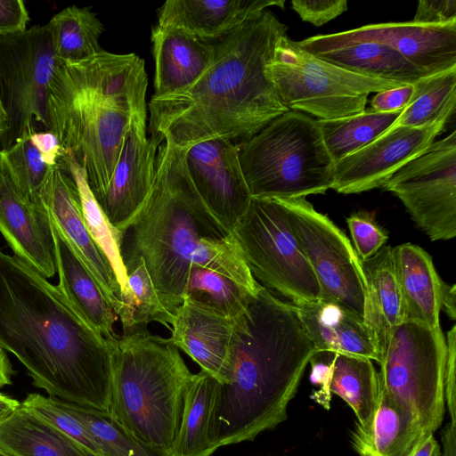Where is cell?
<instances>
[{"instance_id":"obj_1","label":"cell","mask_w":456,"mask_h":456,"mask_svg":"<svg viewBox=\"0 0 456 456\" xmlns=\"http://www.w3.org/2000/svg\"><path fill=\"white\" fill-rule=\"evenodd\" d=\"M0 347L33 385L64 402L110 411L112 353L57 286L0 250Z\"/></svg>"},{"instance_id":"obj_2","label":"cell","mask_w":456,"mask_h":456,"mask_svg":"<svg viewBox=\"0 0 456 456\" xmlns=\"http://www.w3.org/2000/svg\"><path fill=\"white\" fill-rule=\"evenodd\" d=\"M287 26L265 10L216 40L214 61L184 91L151 98L149 131L186 149L202 141L250 139L289 111L269 74Z\"/></svg>"},{"instance_id":"obj_3","label":"cell","mask_w":456,"mask_h":456,"mask_svg":"<svg viewBox=\"0 0 456 456\" xmlns=\"http://www.w3.org/2000/svg\"><path fill=\"white\" fill-rule=\"evenodd\" d=\"M315 353L295 305L260 285L235 344L232 382L221 384L213 423L216 446L253 441L285 421Z\"/></svg>"},{"instance_id":"obj_4","label":"cell","mask_w":456,"mask_h":456,"mask_svg":"<svg viewBox=\"0 0 456 456\" xmlns=\"http://www.w3.org/2000/svg\"><path fill=\"white\" fill-rule=\"evenodd\" d=\"M185 152L169 140L159 146L151 190L122 232L120 242L126 273L143 262L161 304L171 314L183 302L190 265L205 241L231 233L195 191Z\"/></svg>"},{"instance_id":"obj_5","label":"cell","mask_w":456,"mask_h":456,"mask_svg":"<svg viewBox=\"0 0 456 456\" xmlns=\"http://www.w3.org/2000/svg\"><path fill=\"white\" fill-rule=\"evenodd\" d=\"M110 415L141 441L170 452L193 373L168 338L140 330L110 339Z\"/></svg>"},{"instance_id":"obj_6","label":"cell","mask_w":456,"mask_h":456,"mask_svg":"<svg viewBox=\"0 0 456 456\" xmlns=\"http://www.w3.org/2000/svg\"><path fill=\"white\" fill-rule=\"evenodd\" d=\"M238 149L252 198H305L333 186L335 161L317 119L305 113L281 115Z\"/></svg>"},{"instance_id":"obj_7","label":"cell","mask_w":456,"mask_h":456,"mask_svg":"<svg viewBox=\"0 0 456 456\" xmlns=\"http://www.w3.org/2000/svg\"><path fill=\"white\" fill-rule=\"evenodd\" d=\"M269 74L283 104L319 119H335L365 110L370 93L403 86L353 73L324 61L282 36Z\"/></svg>"},{"instance_id":"obj_8","label":"cell","mask_w":456,"mask_h":456,"mask_svg":"<svg viewBox=\"0 0 456 456\" xmlns=\"http://www.w3.org/2000/svg\"><path fill=\"white\" fill-rule=\"evenodd\" d=\"M446 339L441 327L403 321L393 331L379 362V389L401 404L427 435L445 413Z\"/></svg>"},{"instance_id":"obj_9","label":"cell","mask_w":456,"mask_h":456,"mask_svg":"<svg viewBox=\"0 0 456 456\" xmlns=\"http://www.w3.org/2000/svg\"><path fill=\"white\" fill-rule=\"evenodd\" d=\"M231 232L262 286L297 306L321 299L319 282L280 200L252 198Z\"/></svg>"},{"instance_id":"obj_10","label":"cell","mask_w":456,"mask_h":456,"mask_svg":"<svg viewBox=\"0 0 456 456\" xmlns=\"http://www.w3.org/2000/svg\"><path fill=\"white\" fill-rule=\"evenodd\" d=\"M49 131L86 173L96 200L106 190L133 112L104 100L49 89Z\"/></svg>"},{"instance_id":"obj_11","label":"cell","mask_w":456,"mask_h":456,"mask_svg":"<svg viewBox=\"0 0 456 456\" xmlns=\"http://www.w3.org/2000/svg\"><path fill=\"white\" fill-rule=\"evenodd\" d=\"M58 63L46 24L0 36V101L8 118L1 149L37 132V125L49 131L48 91Z\"/></svg>"},{"instance_id":"obj_12","label":"cell","mask_w":456,"mask_h":456,"mask_svg":"<svg viewBox=\"0 0 456 456\" xmlns=\"http://www.w3.org/2000/svg\"><path fill=\"white\" fill-rule=\"evenodd\" d=\"M278 200L285 207L291 228L316 276L321 298L339 304L363 319L365 277L348 237L305 198Z\"/></svg>"},{"instance_id":"obj_13","label":"cell","mask_w":456,"mask_h":456,"mask_svg":"<svg viewBox=\"0 0 456 456\" xmlns=\"http://www.w3.org/2000/svg\"><path fill=\"white\" fill-rule=\"evenodd\" d=\"M431 240L456 236V131L434 142L383 185Z\"/></svg>"},{"instance_id":"obj_14","label":"cell","mask_w":456,"mask_h":456,"mask_svg":"<svg viewBox=\"0 0 456 456\" xmlns=\"http://www.w3.org/2000/svg\"><path fill=\"white\" fill-rule=\"evenodd\" d=\"M373 41L396 50L422 77L456 69V21L440 26L412 21L370 24L344 32L313 36L300 41L311 53L356 42Z\"/></svg>"},{"instance_id":"obj_15","label":"cell","mask_w":456,"mask_h":456,"mask_svg":"<svg viewBox=\"0 0 456 456\" xmlns=\"http://www.w3.org/2000/svg\"><path fill=\"white\" fill-rule=\"evenodd\" d=\"M147 87L143 59L102 50L80 61L59 60L49 89L99 98L134 114L147 112Z\"/></svg>"},{"instance_id":"obj_16","label":"cell","mask_w":456,"mask_h":456,"mask_svg":"<svg viewBox=\"0 0 456 456\" xmlns=\"http://www.w3.org/2000/svg\"><path fill=\"white\" fill-rule=\"evenodd\" d=\"M185 163L203 204L231 232L252 199L239 159L238 144L214 138L186 148Z\"/></svg>"},{"instance_id":"obj_17","label":"cell","mask_w":456,"mask_h":456,"mask_svg":"<svg viewBox=\"0 0 456 456\" xmlns=\"http://www.w3.org/2000/svg\"><path fill=\"white\" fill-rule=\"evenodd\" d=\"M444 123L422 127L395 126L377 139L335 162L331 189L354 194L376 188L422 153L444 130Z\"/></svg>"},{"instance_id":"obj_18","label":"cell","mask_w":456,"mask_h":456,"mask_svg":"<svg viewBox=\"0 0 456 456\" xmlns=\"http://www.w3.org/2000/svg\"><path fill=\"white\" fill-rule=\"evenodd\" d=\"M147 112L132 116L121 152L104 192L95 200L110 222L123 232L135 217L154 183L160 135L146 134Z\"/></svg>"},{"instance_id":"obj_19","label":"cell","mask_w":456,"mask_h":456,"mask_svg":"<svg viewBox=\"0 0 456 456\" xmlns=\"http://www.w3.org/2000/svg\"><path fill=\"white\" fill-rule=\"evenodd\" d=\"M245 315L228 318L208 305L184 297L173 313L168 339L202 370L221 384H230L233 351Z\"/></svg>"},{"instance_id":"obj_20","label":"cell","mask_w":456,"mask_h":456,"mask_svg":"<svg viewBox=\"0 0 456 456\" xmlns=\"http://www.w3.org/2000/svg\"><path fill=\"white\" fill-rule=\"evenodd\" d=\"M85 263L118 317L123 310L118 283L107 258L93 240L84 219L77 184L62 157L50 172L39 200Z\"/></svg>"},{"instance_id":"obj_21","label":"cell","mask_w":456,"mask_h":456,"mask_svg":"<svg viewBox=\"0 0 456 456\" xmlns=\"http://www.w3.org/2000/svg\"><path fill=\"white\" fill-rule=\"evenodd\" d=\"M0 232L14 256L45 278L53 277L56 262L46 210L28 201L0 166Z\"/></svg>"},{"instance_id":"obj_22","label":"cell","mask_w":456,"mask_h":456,"mask_svg":"<svg viewBox=\"0 0 456 456\" xmlns=\"http://www.w3.org/2000/svg\"><path fill=\"white\" fill-rule=\"evenodd\" d=\"M282 0H167L158 24L181 28L206 42L219 40Z\"/></svg>"},{"instance_id":"obj_23","label":"cell","mask_w":456,"mask_h":456,"mask_svg":"<svg viewBox=\"0 0 456 456\" xmlns=\"http://www.w3.org/2000/svg\"><path fill=\"white\" fill-rule=\"evenodd\" d=\"M151 40L155 61L154 95L161 97L191 87L214 61L215 44L184 30L157 24Z\"/></svg>"},{"instance_id":"obj_24","label":"cell","mask_w":456,"mask_h":456,"mask_svg":"<svg viewBox=\"0 0 456 456\" xmlns=\"http://www.w3.org/2000/svg\"><path fill=\"white\" fill-rule=\"evenodd\" d=\"M46 213L53 239L56 270L59 275L58 289L81 316L106 339L116 338L118 335L113 326L118 320L117 314L58 224L47 211Z\"/></svg>"},{"instance_id":"obj_25","label":"cell","mask_w":456,"mask_h":456,"mask_svg":"<svg viewBox=\"0 0 456 456\" xmlns=\"http://www.w3.org/2000/svg\"><path fill=\"white\" fill-rule=\"evenodd\" d=\"M295 308L316 353L332 352L379 362L375 339L362 317L322 298Z\"/></svg>"},{"instance_id":"obj_26","label":"cell","mask_w":456,"mask_h":456,"mask_svg":"<svg viewBox=\"0 0 456 456\" xmlns=\"http://www.w3.org/2000/svg\"><path fill=\"white\" fill-rule=\"evenodd\" d=\"M404 321L439 328L442 280L431 256L420 247L404 243L392 248Z\"/></svg>"},{"instance_id":"obj_27","label":"cell","mask_w":456,"mask_h":456,"mask_svg":"<svg viewBox=\"0 0 456 456\" xmlns=\"http://www.w3.org/2000/svg\"><path fill=\"white\" fill-rule=\"evenodd\" d=\"M426 436L408 411L379 389L374 414L356 423L351 444L359 456H407Z\"/></svg>"},{"instance_id":"obj_28","label":"cell","mask_w":456,"mask_h":456,"mask_svg":"<svg viewBox=\"0 0 456 456\" xmlns=\"http://www.w3.org/2000/svg\"><path fill=\"white\" fill-rule=\"evenodd\" d=\"M361 261L366 283L363 319L375 339L381 360L394 330L404 321L392 247H383L372 257Z\"/></svg>"},{"instance_id":"obj_29","label":"cell","mask_w":456,"mask_h":456,"mask_svg":"<svg viewBox=\"0 0 456 456\" xmlns=\"http://www.w3.org/2000/svg\"><path fill=\"white\" fill-rule=\"evenodd\" d=\"M220 389L221 383L206 371L192 375L172 456H211L218 449L213 423Z\"/></svg>"},{"instance_id":"obj_30","label":"cell","mask_w":456,"mask_h":456,"mask_svg":"<svg viewBox=\"0 0 456 456\" xmlns=\"http://www.w3.org/2000/svg\"><path fill=\"white\" fill-rule=\"evenodd\" d=\"M0 447L13 456H97L21 403L0 425Z\"/></svg>"},{"instance_id":"obj_31","label":"cell","mask_w":456,"mask_h":456,"mask_svg":"<svg viewBox=\"0 0 456 456\" xmlns=\"http://www.w3.org/2000/svg\"><path fill=\"white\" fill-rule=\"evenodd\" d=\"M63 157L78 190L86 227L93 240L110 263L118 283L124 304L118 319L124 334L133 332V296L120 255L122 232L110 224L95 200L87 184L84 168L73 158Z\"/></svg>"},{"instance_id":"obj_32","label":"cell","mask_w":456,"mask_h":456,"mask_svg":"<svg viewBox=\"0 0 456 456\" xmlns=\"http://www.w3.org/2000/svg\"><path fill=\"white\" fill-rule=\"evenodd\" d=\"M313 54L353 73L403 85L423 77L396 50L378 42H356Z\"/></svg>"},{"instance_id":"obj_33","label":"cell","mask_w":456,"mask_h":456,"mask_svg":"<svg viewBox=\"0 0 456 456\" xmlns=\"http://www.w3.org/2000/svg\"><path fill=\"white\" fill-rule=\"evenodd\" d=\"M330 392L354 411L357 424L374 414L379 398L378 372L370 359L334 353Z\"/></svg>"},{"instance_id":"obj_34","label":"cell","mask_w":456,"mask_h":456,"mask_svg":"<svg viewBox=\"0 0 456 456\" xmlns=\"http://www.w3.org/2000/svg\"><path fill=\"white\" fill-rule=\"evenodd\" d=\"M411 97L391 127L446 124L455 114L456 69L424 77L412 84Z\"/></svg>"},{"instance_id":"obj_35","label":"cell","mask_w":456,"mask_h":456,"mask_svg":"<svg viewBox=\"0 0 456 456\" xmlns=\"http://www.w3.org/2000/svg\"><path fill=\"white\" fill-rule=\"evenodd\" d=\"M46 25L55 55L61 61H80L103 50L99 39L104 27L89 7L68 6Z\"/></svg>"},{"instance_id":"obj_36","label":"cell","mask_w":456,"mask_h":456,"mask_svg":"<svg viewBox=\"0 0 456 456\" xmlns=\"http://www.w3.org/2000/svg\"><path fill=\"white\" fill-rule=\"evenodd\" d=\"M403 109L392 112L372 110L335 119H317L324 144L335 162L366 146L397 120Z\"/></svg>"},{"instance_id":"obj_37","label":"cell","mask_w":456,"mask_h":456,"mask_svg":"<svg viewBox=\"0 0 456 456\" xmlns=\"http://www.w3.org/2000/svg\"><path fill=\"white\" fill-rule=\"evenodd\" d=\"M83 424L99 456H172L126 430L110 412L61 401Z\"/></svg>"},{"instance_id":"obj_38","label":"cell","mask_w":456,"mask_h":456,"mask_svg":"<svg viewBox=\"0 0 456 456\" xmlns=\"http://www.w3.org/2000/svg\"><path fill=\"white\" fill-rule=\"evenodd\" d=\"M256 295L230 278L191 263L184 289V297L209 305L223 315L239 319L245 315Z\"/></svg>"},{"instance_id":"obj_39","label":"cell","mask_w":456,"mask_h":456,"mask_svg":"<svg viewBox=\"0 0 456 456\" xmlns=\"http://www.w3.org/2000/svg\"><path fill=\"white\" fill-rule=\"evenodd\" d=\"M0 166L23 197L30 203L37 204L53 167L46 164L31 142L30 135L18 139L8 148L1 149Z\"/></svg>"},{"instance_id":"obj_40","label":"cell","mask_w":456,"mask_h":456,"mask_svg":"<svg viewBox=\"0 0 456 456\" xmlns=\"http://www.w3.org/2000/svg\"><path fill=\"white\" fill-rule=\"evenodd\" d=\"M126 275L133 296V332L143 330L151 322L170 328L173 314L161 304L143 262H139Z\"/></svg>"},{"instance_id":"obj_41","label":"cell","mask_w":456,"mask_h":456,"mask_svg":"<svg viewBox=\"0 0 456 456\" xmlns=\"http://www.w3.org/2000/svg\"><path fill=\"white\" fill-rule=\"evenodd\" d=\"M21 405L98 455L97 448L80 420L61 400L40 394H28Z\"/></svg>"},{"instance_id":"obj_42","label":"cell","mask_w":456,"mask_h":456,"mask_svg":"<svg viewBox=\"0 0 456 456\" xmlns=\"http://www.w3.org/2000/svg\"><path fill=\"white\" fill-rule=\"evenodd\" d=\"M346 223L361 260L375 256L388 239L387 232L377 223L373 212H355L346 218Z\"/></svg>"},{"instance_id":"obj_43","label":"cell","mask_w":456,"mask_h":456,"mask_svg":"<svg viewBox=\"0 0 456 456\" xmlns=\"http://www.w3.org/2000/svg\"><path fill=\"white\" fill-rule=\"evenodd\" d=\"M292 9L302 20L320 27L347 10L346 0H293Z\"/></svg>"},{"instance_id":"obj_44","label":"cell","mask_w":456,"mask_h":456,"mask_svg":"<svg viewBox=\"0 0 456 456\" xmlns=\"http://www.w3.org/2000/svg\"><path fill=\"white\" fill-rule=\"evenodd\" d=\"M332 352H317L310 359L311 375L313 385L319 386V390L313 395L314 400L325 409H330L331 392L330 381L333 371Z\"/></svg>"},{"instance_id":"obj_45","label":"cell","mask_w":456,"mask_h":456,"mask_svg":"<svg viewBox=\"0 0 456 456\" xmlns=\"http://www.w3.org/2000/svg\"><path fill=\"white\" fill-rule=\"evenodd\" d=\"M411 21L425 26H440L455 22L456 0H420Z\"/></svg>"},{"instance_id":"obj_46","label":"cell","mask_w":456,"mask_h":456,"mask_svg":"<svg viewBox=\"0 0 456 456\" xmlns=\"http://www.w3.org/2000/svg\"><path fill=\"white\" fill-rule=\"evenodd\" d=\"M446 362L444 369V395L450 419L456 424V326L447 332Z\"/></svg>"},{"instance_id":"obj_47","label":"cell","mask_w":456,"mask_h":456,"mask_svg":"<svg viewBox=\"0 0 456 456\" xmlns=\"http://www.w3.org/2000/svg\"><path fill=\"white\" fill-rule=\"evenodd\" d=\"M29 20L22 0H0V36L23 32Z\"/></svg>"},{"instance_id":"obj_48","label":"cell","mask_w":456,"mask_h":456,"mask_svg":"<svg viewBox=\"0 0 456 456\" xmlns=\"http://www.w3.org/2000/svg\"><path fill=\"white\" fill-rule=\"evenodd\" d=\"M412 91V85H403L376 93L370 102L371 110L377 112H392L404 109Z\"/></svg>"},{"instance_id":"obj_49","label":"cell","mask_w":456,"mask_h":456,"mask_svg":"<svg viewBox=\"0 0 456 456\" xmlns=\"http://www.w3.org/2000/svg\"><path fill=\"white\" fill-rule=\"evenodd\" d=\"M31 142L50 167H55L63 157V151L57 136L51 131L35 132Z\"/></svg>"},{"instance_id":"obj_50","label":"cell","mask_w":456,"mask_h":456,"mask_svg":"<svg viewBox=\"0 0 456 456\" xmlns=\"http://www.w3.org/2000/svg\"><path fill=\"white\" fill-rule=\"evenodd\" d=\"M455 285H448L444 281L441 286L440 303L443 309L451 320L456 319V289Z\"/></svg>"},{"instance_id":"obj_51","label":"cell","mask_w":456,"mask_h":456,"mask_svg":"<svg viewBox=\"0 0 456 456\" xmlns=\"http://www.w3.org/2000/svg\"><path fill=\"white\" fill-rule=\"evenodd\" d=\"M407 456H442V451L434 434H431L426 436Z\"/></svg>"},{"instance_id":"obj_52","label":"cell","mask_w":456,"mask_h":456,"mask_svg":"<svg viewBox=\"0 0 456 456\" xmlns=\"http://www.w3.org/2000/svg\"><path fill=\"white\" fill-rule=\"evenodd\" d=\"M442 456H456V424L449 422L442 431Z\"/></svg>"},{"instance_id":"obj_53","label":"cell","mask_w":456,"mask_h":456,"mask_svg":"<svg viewBox=\"0 0 456 456\" xmlns=\"http://www.w3.org/2000/svg\"><path fill=\"white\" fill-rule=\"evenodd\" d=\"M20 403L0 392V425L11 417Z\"/></svg>"},{"instance_id":"obj_54","label":"cell","mask_w":456,"mask_h":456,"mask_svg":"<svg viewBox=\"0 0 456 456\" xmlns=\"http://www.w3.org/2000/svg\"><path fill=\"white\" fill-rule=\"evenodd\" d=\"M12 369L4 350L0 347V389L11 384Z\"/></svg>"},{"instance_id":"obj_55","label":"cell","mask_w":456,"mask_h":456,"mask_svg":"<svg viewBox=\"0 0 456 456\" xmlns=\"http://www.w3.org/2000/svg\"><path fill=\"white\" fill-rule=\"evenodd\" d=\"M8 128V118L0 101V139L4 135Z\"/></svg>"},{"instance_id":"obj_56","label":"cell","mask_w":456,"mask_h":456,"mask_svg":"<svg viewBox=\"0 0 456 456\" xmlns=\"http://www.w3.org/2000/svg\"><path fill=\"white\" fill-rule=\"evenodd\" d=\"M0 456H13L0 447Z\"/></svg>"}]
</instances>
